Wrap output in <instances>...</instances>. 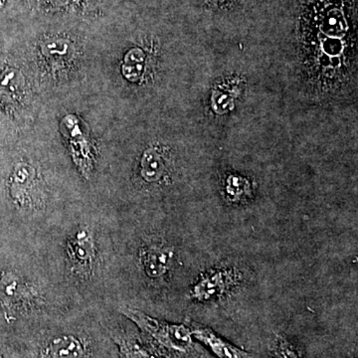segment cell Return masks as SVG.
Returning a JSON list of instances; mask_svg holds the SVG:
<instances>
[{"mask_svg": "<svg viewBox=\"0 0 358 358\" xmlns=\"http://www.w3.org/2000/svg\"><path fill=\"white\" fill-rule=\"evenodd\" d=\"M71 272L76 277L89 279L93 274L96 260V240L87 226H81L68 237L66 242Z\"/></svg>", "mask_w": 358, "mask_h": 358, "instance_id": "277c9868", "label": "cell"}, {"mask_svg": "<svg viewBox=\"0 0 358 358\" xmlns=\"http://www.w3.org/2000/svg\"><path fill=\"white\" fill-rule=\"evenodd\" d=\"M112 336L119 348L120 358H157L155 350L134 334L117 333Z\"/></svg>", "mask_w": 358, "mask_h": 358, "instance_id": "30bf717a", "label": "cell"}, {"mask_svg": "<svg viewBox=\"0 0 358 358\" xmlns=\"http://www.w3.org/2000/svg\"><path fill=\"white\" fill-rule=\"evenodd\" d=\"M41 301L37 289L13 271L0 273V305L7 322L31 312Z\"/></svg>", "mask_w": 358, "mask_h": 358, "instance_id": "7a4b0ae2", "label": "cell"}, {"mask_svg": "<svg viewBox=\"0 0 358 358\" xmlns=\"http://www.w3.org/2000/svg\"><path fill=\"white\" fill-rule=\"evenodd\" d=\"M274 358H305L298 346L284 338L278 336L274 345Z\"/></svg>", "mask_w": 358, "mask_h": 358, "instance_id": "7c38bea8", "label": "cell"}, {"mask_svg": "<svg viewBox=\"0 0 358 358\" xmlns=\"http://www.w3.org/2000/svg\"><path fill=\"white\" fill-rule=\"evenodd\" d=\"M9 189L14 201L22 208H33L41 203L36 171L28 164H20L15 167Z\"/></svg>", "mask_w": 358, "mask_h": 358, "instance_id": "8992f818", "label": "cell"}, {"mask_svg": "<svg viewBox=\"0 0 358 358\" xmlns=\"http://www.w3.org/2000/svg\"><path fill=\"white\" fill-rule=\"evenodd\" d=\"M243 275L237 268L220 266L205 271L190 289L193 300L202 303H215L232 294L241 284Z\"/></svg>", "mask_w": 358, "mask_h": 358, "instance_id": "3957f363", "label": "cell"}, {"mask_svg": "<svg viewBox=\"0 0 358 358\" xmlns=\"http://www.w3.org/2000/svg\"><path fill=\"white\" fill-rule=\"evenodd\" d=\"M88 345L74 334L54 336L45 345L39 358H88Z\"/></svg>", "mask_w": 358, "mask_h": 358, "instance_id": "52a82bcc", "label": "cell"}, {"mask_svg": "<svg viewBox=\"0 0 358 358\" xmlns=\"http://www.w3.org/2000/svg\"><path fill=\"white\" fill-rule=\"evenodd\" d=\"M145 63V54L140 49H134L127 55L122 67L124 75L131 81H136L141 76Z\"/></svg>", "mask_w": 358, "mask_h": 358, "instance_id": "8fae6325", "label": "cell"}, {"mask_svg": "<svg viewBox=\"0 0 358 358\" xmlns=\"http://www.w3.org/2000/svg\"><path fill=\"white\" fill-rule=\"evenodd\" d=\"M226 192L234 201H240L249 193V185L246 179L238 176H230L226 181Z\"/></svg>", "mask_w": 358, "mask_h": 358, "instance_id": "4fadbf2b", "label": "cell"}, {"mask_svg": "<svg viewBox=\"0 0 358 358\" xmlns=\"http://www.w3.org/2000/svg\"><path fill=\"white\" fill-rule=\"evenodd\" d=\"M0 358H3V357H2V355H0Z\"/></svg>", "mask_w": 358, "mask_h": 358, "instance_id": "5bb4252c", "label": "cell"}, {"mask_svg": "<svg viewBox=\"0 0 358 358\" xmlns=\"http://www.w3.org/2000/svg\"><path fill=\"white\" fill-rule=\"evenodd\" d=\"M174 259L173 247L166 242L152 241L143 245L140 252L141 267L152 281H160L171 271Z\"/></svg>", "mask_w": 358, "mask_h": 358, "instance_id": "5b68a950", "label": "cell"}, {"mask_svg": "<svg viewBox=\"0 0 358 358\" xmlns=\"http://www.w3.org/2000/svg\"><path fill=\"white\" fill-rule=\"evenodd\" d=\"M166 160L164 155L155 148L143 152L140 164L141 178L148 183L159 182L166 173Z\"/></svg>", "mask_w": 358, "mask_h": 358, "instance_id": "9c48e42d", "label": "cell"}, {"mask_svg": "<svg viewBox=\"0 0 358 358\" xmlns=\"http://www.w3.org/2000/svg\"><path fill=\"white\" fill-rule=\"evenodd\" d=\"M190 327L193 338L203 343L218 358H249L248 353L237 346L231 345L208 327L197 324H193Z\"/></svg>", "mask_w": 358, "mask_h": 358, "instance_id": "ba28073f", "label": "cell"}, {"mask_svg": "<svg viewBox=\"0 0 358 358\" xmlns=\"http://www.w3.org/2000/svg\"><path fill=\"white\" fill-rule=\"evenodd\" d=\"M121 313L140 329L152 350L162 357L189 358L194 348L192 327L162 322L131 308H122Z\"/></svg>", "mask_w": 358, "mask_h": 358, "instance_id": "6da1fadb", "label": "cell"}]
</instances>
